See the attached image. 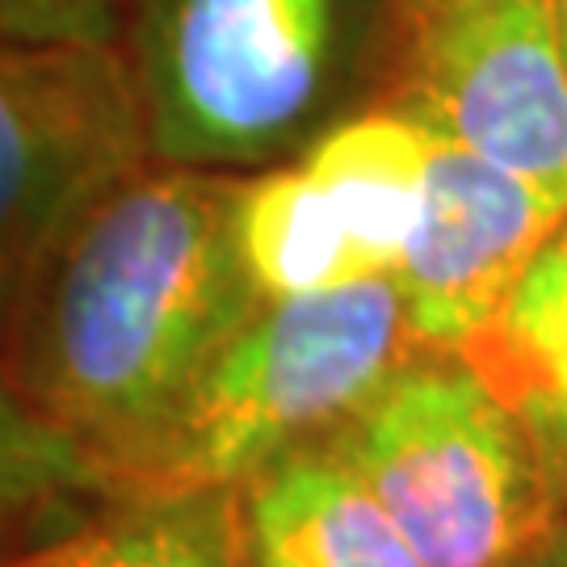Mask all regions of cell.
Returning a JSON list of instances; mask_svg holds the SVG:
<instances>
[{
  "mask_svg": "<svg viewBox=\"0 0 567 567\" xmlns=\"http://www.w3.org/2000/svg\"><path fill=\"white\" fill-rule=\"evenodd\" d=\"M240 185L152 164L4 320V404L81 442L118 505L122 471L265 307L236 240Z\"/></svg>",
  "mask_w": 567,
  "mask_h": 567,
  "instance_id": "1",
  "label": "cell"
},
{
  "mask_svg": "<svg viewBox=\"0 0 567 567\" xmlns=\"http://www.w3.org/2000/svg\"><path fill=\"white\" fill-rule=\"evenodd\" d=\"M118 51L156 161L248 177L379 102L391 0H126Z\"/></svg>",
  "mask_w": 567,
  "mask_h": 567,
  "instance_id": "2",
  "label": "cell"
},
{
  "mask_svg": "<svg viewBox=\"0 0 567 567\" xmlns=\"http://www.w3.org/2000/svg\"><path fill=\"white\" fill-rule=\"evenodd\" d=\"M416 353L391 278L265 303L122 471V505L240 492L274 463L344 433Z\"/></svg>",
  "mask_w": 567,
  "mask_h": 567,
  "instance_id": "3",
  "label": "cell"
},
{
  "mask_svg": "<svg viewBox=\"0 0 567 567\" xmlns=\"http://www.w3.org/2000/svg\"><path fill=\"white\" fill-rule=\"evenodd\" d=\"M341 446L425 567H517L559 522L526 425L463 353L421 349Z\"/></svg>",
  "mask_w": 567,
  "mask_h": 567,
  "instance_id": "4",
  "label": "cell"
},
{
  "mask_svg": "<svg viewBox=\"0 0 567 567\" xmlns=\"http://www.w3.org/2000/svg\"><path fill=\"white\" fill-rule=\"evenodd\" d=\"M156 143L118 42H4L0 51V299L4 320Z\"/></svg>",
  "mask_w": 567,
  "mask_h": 567,
  "instance_id": "5",
  "label": "cell"
},
{
  "mask_svg": "<svg viewBox=\"0 0 567 567\" xmlns=\"http://www.w3.org/2000/svg\"><path fill=\"white\" fill-rule=\"evenodd\" d=\"M383 102L567 206L559 0H391Z\"/></svg>",
  "mask_w": 567,
  "mask_h": 567,
  "instance_id": "6",
  "label": "cell"
},
{
  "mask_svg": "<svg viewBox=\"0 0 567 567\" xmlns=\"http://www.w3.org/2000/svg\"><path fill=\"white\" fill-rule=\"evenodd\" d=\"M564 215L526 177L437 135L421 224L391 274L421 349L480 341Z\"/></svg>",
  "mask_w": 567,
  "mask_h": 567,
  "instance_id": "7",
  "label": "cell"
},
{
  "mask_svg": "<svg viewBox=\"0 0 567 567\" xmlns=\"http://www.w3.org/2000/svg\"><path fill=\"white\" fill-rule=\"evenodd\" d=\"M236 496L248 567H425L341 433L274 463Z\"/></svg>",
  "mask_w": 567,
  "mask_h": 567,
  "instance_id": "8",
  "label": "cell"
},
{
  "mask_svg": "<svg viewBox=\"0 0 567 567\" xmlns=\"http://www.w3.org/2000/svg\"><path fill=\"white\" fill-rule=\"evenodd\" d=\"M466 362L505 395L547 471L559 517L567 513V215L538 248L505 311Z\"/></svg>",
  "mask_w": 567,
  "mask_h": 567,
  "instance_id": "9",
  "label": "cell"
},
{
  "mask_svg": "<svg viewBox=\"0 0 567 567\" xmlns=\"http://www.w3.org/2000/svg\"><path fill=\"white\" fill-rule=\"evenodd\" d=\"M433 147V126L400 105L374 102L337 122L299 156L386 278L404 261L421 224Z\"/></svg>",
  "mask_w": 567,
  "mask_h": 567,
  "instance_id": "10",
  "label": "cell"
},
{
  "mask_svg": "<svg viewBox=\"0 0 567 567\" xmlns=\"http://www.w3.org/2000/svg\"><path fill=\"white\" fill-rule=\"evenodd\" d=\"M236 240L244 269L265 303L332 295L386 278L303 161L274 164L244 177Z\"/></svg>",
  "mask_w": 567,
  "mask_h": 567,
  "instance_id": "11",
  "label": "cell"
},
{
  "mask_svg": "<svg viewBox=\"0 0 567 567\" xmlns=\"http://www.w3.org/2000/svg\"><path fill=\"white\" fill-rule=\"evenodd\" d=\"M4 567H248L236 492L131 501Z\"/></svg>",
  "mask_w": 567,
  "mask_h": 567,
  "instance_id": "12",
  "label": "cell"
},
{
  "mask_svg": "<svg viewBox=\"0 0 567 567\" xmlns=\"http://www.w3.org/2000/svg\"><path fill=\"white\" fill-rule=\"evenodd\" d=\"M126 0H0L4 42H118Z\"/></svg>",
  "mask_w": 567,
  "mask_h": 567,
  "instance_id": "13",
  "label": "cell"
},
{
  "mask_svg": "<svg viewBox=\"0 0 567 567\" xmlns=\"http://www.w3.org/2000/svg\"><path fill=\"white\" fill-rule=\"evenodd\" d=\"M517 567H567V513Z\"/></svg>",
  "mask_w": 567,
  "mask_h": 567,
  "instance_id": "14",
  "label": "cell"
},
{
  "mask_svg": "<svg viewBox=\"0 0 567 567\" xmlns=\"http://www.w3.org/2000/svg\"><path fill=\"white\" fill-rule=\"evenodd\" d=\"M559 9H564V47H567V0H559Z\"/></svg>",
  "mask_w": 567,
  "mask_h": 567,
  "instance_id": "15",
  "label": "cell"
}]
</instances>
